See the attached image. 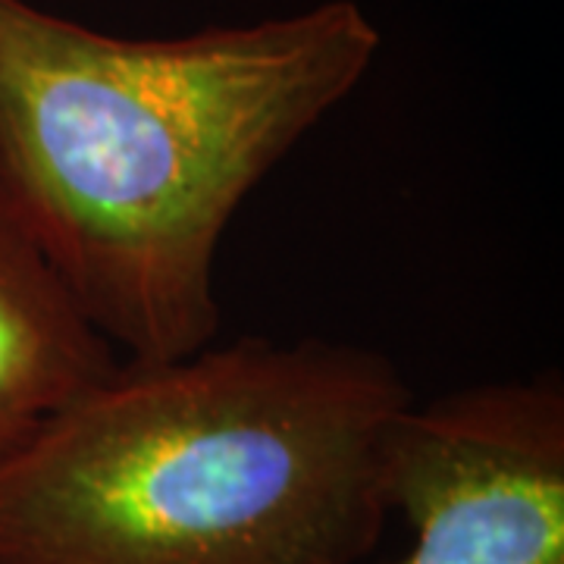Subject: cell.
I'll return each instance as SVG.
<instances>
[{
    "label": "cell",
    "mask_w": 564,
    "mask_h": 564,
    "mask_svg": "<svg viewBox=\"0 0 564 564\" xmlns=\"http://www.w3.org/2000/svg\"><path fill=\"white\" fill-rule=\"evenodd\" d=\"M377 51L355 0L182 39L0 0V210L126 361L185 358L220 333L232 217Z\"/></svg>",
    "instance_id": "cell-1"
},
{
    "label": "cell",
    "mask_w": 564,
    "mask_h": 564,
    "mask_svg": "<svg viewBox=\"0 0 564 564\" xmlns=\"http://www.w3.org/2000/svg\"><path fill=\"white\" fill-rule=\"evenodd\" d=\"M411 404L351 343L126 361L0 467V564H364Z\"/></svg>",
    "instance_id": "cell-2"
},
{
    "label": "cell",
    "mask_w": 564,
    "mask_h": 564,
    "mask_svg": "<svg viewBox=\"0 0 564 564\" xmlns=\"http://www.w3.org/2000/svg\"><path fill=\"white\" fill-rule=\"evenodd\" d=\"M386 502L411 530L389 564H564V389L467 386L404 411Z\"/></svg>",
    "instance_id": "cell-3"
},
{
    "label": "cell",
    "mask_w": 564,
    "mask_h": 564,
    "mask_svg": "<svg viewBox=\"0 0 564 564\" xmlns=\"http://www.w3.org/2000/svg\"><path fill=\"white\" fill-rule=\"evenodd\" d=\"M117 367L110 339L0 210V467Z\"/></svg>",
    "instance_id": "cell-4"
}]
</instances>
